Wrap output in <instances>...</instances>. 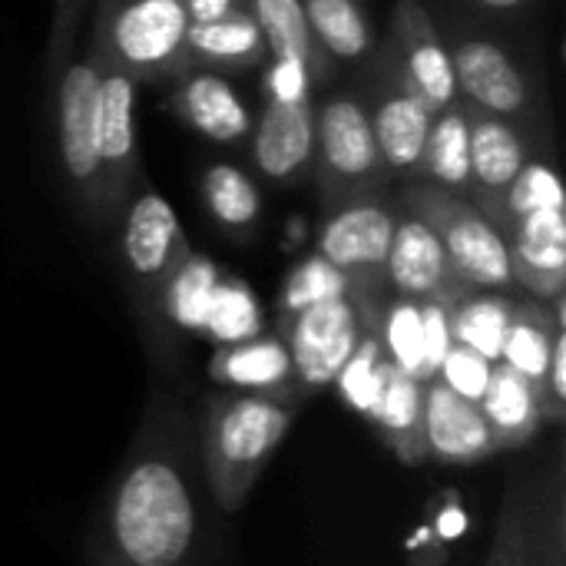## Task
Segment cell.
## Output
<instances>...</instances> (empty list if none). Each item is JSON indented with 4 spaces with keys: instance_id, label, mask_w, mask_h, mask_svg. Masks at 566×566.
<instances>
[{
    "instance_id": "obj_1",
    "label": "cell",
    "mask_w": 566,
    "mask_h": 566,
    "mask_svg": "<svg viewBox=\"0 0 566 566\" xmlns=\"http://www.w3.org/2000/svg\"><path fill=\"white\" fill-rule=\"evenodd\" d=\"M202 494L189 411L153 395L96 507L90 566H202Z\"/></svg>"
},
{
    "instance_id": "obj_2",
    "label": "cell",
    "mask_w": 566,
    "mask_h": 566,
    "mask_svg": "<svg viewBox=\"0 0 566 566\" xmlns=\"http://www.w3.org/2000/svg\"><path fill=\"white\" fill-rule=\"evenodd\" d=\"M302 405L305 398L298 391H216L206 398L199 428V468L206 491L222 514H239L259 474L302 415Z\"/></svg>"
},
{
    "instance_id": "obj_3",
    "label": "cell",
    "mask_w": 566,
    "mask_h": 566,
    "mask_svg": "<svg viewBox=\"0 0 566 566\" xmlns=\"http://www.w3.org/2000/svg\"><path fill=\"white\" fill-rule=\"evenodd\" d=\"M50 83H53L56 159H60L70 202L76 206L83 222L106 229L116 222V212L106 196V179H103L99 149H96V123H93L96 60H93L90 43L76 46L73 56L60 66V73Z\"/></svg>"
},
{
    "instance_id": "obj_4",
    "label": "cell",
    "mask_w": 566,
    "mask_h": 566,
    "mask_svg": "<svg viewBox=\"0 0 566 566\" xmlns=\"http://www.w3.org/2000/svg\"><path fill=\"white\" fill-rule=\"evenodd\" d=\"M90 33L136 86H172L189 70L182 0H93Z\"/></svg>"
},
{
    "instance_id": "obj_5",
    "label": "cell",
    "mask_w": 566,
    "mask_h": 566,
    "mask_svg": "<svg viewBox=\"0 0 566 566\" xmlns=\"http://www.w3.org/2000/svg\"><path fill=\"white\" fill-rule=\"evenodd\" d=\"M398 206L418 216L441 242L454 275L471 289L514 292L511 252L504 232L468 199L428 182H405Z\"/></svg>"
},
{
    "instance_id": "obj_6",
    "label": "cell",
    "mask_w": 566,
    "mask_h": 566,
    "mask_svg": "<svg viewBox=\"0 0 566 566\" xmlns=\"http://www.w3.org/2000/svg\"><path fill=\"white\" fill-rule=\"evenodd\" d=\"M192 249L172 206L149 186H136L119 216V272L133 308L146 325L159 318L163 295Z\"/></svg>"
},
{
    "instance_id": "obj_7",
    "label": "cell",
    "mask_w": 566,
    "mask_h": 566,
    "mask_svg": "<svg viewBox=\"0 0 566 566\" xmlns=\"http://www.w3.org/2000/svg\"><path fill=\"white\" fill-rule=\"evenodd\" d=\"M312 176L322 209L388 189L391 176L385 169L358 93H332L325 99H315Z\"/></svg>"
},
{
    "instance_id": "obj_8",
    "label": "cell",
    "mask_w": 566,
    "mask_h": 566,
    "mask_svg": "<svg viewBox=\"0 0 566 566\" xmlns=\"http://www.w3.org/2000/svg\"><path fill=\"white\" fill-rule=\"evenodd\" d=\"M441 33L451 53L461 99L534 133L544 103L531 70L488 30L454 20L441 27Z\"/></svg>"
},
{
    "instance_id": "obj_9",
    "label": "cell",
    "mask_w": 566,
    "mask_h": 566,
    "mask_svg": "<svg viewBox=\"0 0 566 566\" xmlns=\"http://www.w3.org/2000/svg\"><path fill=\"white\" fill-rule=\"evenodd\" d=\"M385 298L342 295L332 302L308 305L289 318H279V335L289 348L295 388L302 398L335 385L345 361L361 345L365 332L378 325Z\"/></svg>"
},
{
    "instance_id": "obj_10",
    "label": "cell",
    "mask_w": 566,
    "mask_h": 566,
    "mask_svg": "<svg viewBox=\"0 0 566 566\" xmlns=\"http://www.w3.org/2000/svg\"><path fill=\"white\" fill-rule=\"evenodd\" d=\"M401 206L385 192L355 196L325 209L318 226V255L338 269L361 298H385V259Z\"/></svg>"
},
{
    "instance_id": "obj_11",
    "label": "cell",
    "mask_w": 566,
    "mask_h": 566,
    "mask_svg": "<svg viewBox=\"0 0 566 566\" xmlns=\"http://www.w3.org/2000/svg\"><path fill=\"white\" fill-rule=\"evenodd\" d=\"M358 96L368 113V123H371V133H375V143H378L388 176L401 179V182H415L434 113L408 86V80L398 73V66L381 50V43L368 63V80Z\"/></svg>"
},
{
    "instance_id": "obj_12",
    "label": "cell",
    "mask_w": 566,
    "mask_h": 566,
    "mask_svg": "<svg viewBox=\"0 0 566 566\" xmlns=\"http://www.w3.org/2000/svg\"><path fill=\"white\" fill-rule=\"evenodd\" d=\"M86 43L96 60V149L106 179V196L116 212V222L139 186V143H136V83L129 73L109 56V50L86 33Z\"/></svg>"
},
{
    "instance_id": "obj_13",
    "label": "cell",
    "mask_w": 566,
    "mask_h": 566,
    "mask_svg": "<svg viewBox=\"0 0 566 566\" xmlns=\"http://www.w3.org/2000/svg\"><path fill=\"white\" fill-rule=\"evenodd\" d=\"M381 50L391 56L398 73L431 113H441L461 99L441 23L421 0H398L391 7L388 36Z\"/></svg>"
},
{
    "instance_id": "obj_14",
    "label": "cell",
    "mask_w": 566,
    "mask_h": 566,
    "mask_svg": "<svg viewBox=\"0 0 566 566\" xmlns=\"http://www.w3.org/2000/svg\"><path fill=\"white\" fill-rule=\"evenodd\" d=\"M468 146H471V186L468 199L494 222L507 189L531 159V133L511 119L484 113L468 103Z\"/></svg>"
},
{
    "instance_id": "obj_15",
    "label": "cell",
    "mask_w": 566,
    "mask_h": 566,
    "mask_svg": "<svg viewBox=\"0 0 566 566\" xmlns=\"http://www.w3.org/2000/svg\"><path fill=\"white\" fill-rule=\"evenodd\" d=\"M252 163L255 169L279 182L295 186L312 172L315 156V99H262L252 119Z\"/></svg>"
},
{
    "instance_id": "obj_16",
    "label": "cell",
    "mask_w": 566,
    "mask_h": 566,
    "mask_svg": "<svg viewBox=\"0 0 566 566\" xmlns=\"http://www.w3.org/2000/svg\"><path fill=\"white\" fill-rule=\"evenodd\" d=\"M385 289H391L398 298L448 305L454 295H461L471 285H464L454 275L434 232L418 216L401 209L385 259Z\"/></svg>"
},
{
    "instance_id": "obj_17",
    "label": "cell",
    "mask_w": 566,
    "mask_h": 566,
    "mask_svg": "<svg viewBox=\"0 0 566 566\" xmlns=\"http://www.w3.org/2000/svg\"><path fill=\"white\" fill-rule=\"evenodd\" d=\"M421 441L424 461L438 464H478L497 454L491 428L474 401L458 398L438 378L424 381V411H421Z\"/></svg>"
},
{
    "instance_id": "obj_18",
    "label": "cell",
    "mask_w": 566,
    "mask_h": 566,
    "mask_svg": "<svg viewBox=\"0 0 566 566\" xmlns=\"http://www.w3.org/2000/svg\"><path fill=\"white\" fill-rule=\"evenodd\" d=\"M514 285L541 302L560 298L566 289V216L564 209H541L521 216L504 229Z\"/></svg>"
},
{
    "instance_id": "obj_19",
    "label": "cell",
    "mask_w": 566,
    "mask_h": 566,
    "mask_svg": "<svg viewBox=\"0 0 566 566\" xmlns=\"http://www.w3.org/2000/svg\"><path fill=\"white\" fill-rule=\"evenodd\" d=\"M192 133L219 143V146H235L245 143L252 133V106L242 99V93L232 86L229 76L189 66L169 93L166 103Z\"/></svg>"
},
{
    "instance_id": "obj_20",
    "label": "cell",
    "mask_w": 566,
    "mask_h": 566,
    "mask_svg": "<svg viewBox=\"0 0 566 566\" xmlns=\"http://www.w3.org/2000/svg\"><path fill=\"white\" fill-rule=\"evenodd\" d=\"M209 378L219 391H249V395H282L298 391L289 348L279 332H262L235 345L216 348L209 361Z\"/></svg>"
},
{
    "instance_id": "obj_21",
    "label": "cell",
    "mask_w": 566,
    "mask_h": 566,
    "mask_svg": "<svg viewBox=\"0 0 566 566\" xmlns=\"http://www.w3.org/2000/svg\"><path fill=\"white\" fill-rule=\"evenodd\" d=\"M186 56L189 66L212 70V73H249L265 66L269 46L252 17V10H235L212 23H196L186 33Z\"/></svg>"
},
{
    "instance_id": "obj_22",
    "label": "cell",
    "mask_w": 566,
    "mask_h": 566,
    "mask_svg": "<svg viewBox=\"0 0 566 566\" xmlns=\"http://www.w3.org/2000/svg\"><path fill=\"white\" fill-rule=\"evenodd\" d=\"M544 474L514 468L497 511V527L484 566H534L537 560V521H541Z\"/></svg>"
},
{
    "instance_id": "obj_23",
    "label": "cell",
    "mask_w": 566,
    "mask_h": 566,
    "mask_svg": "<svg viewBox=\"0 0 566 566\" xmlns=\"http://www.w3.org/2000/svg\"><path fill=\"white\" fill-rule=\"evenodd\" d=\"M491 438L497 444V451H521L527 448L541 424H544V408H541V395L537 388L517 375L514 368H507L504 361L494 365L491 371V385L484 391V398L478 401Z\"/></svg>"
},
{
    "instance_id": "obj_24",
    "label": "cell",
    "mask_w": 566,
    "mask_h": 566,
    "mask_svg": "<svg viewBox=\"0 0 566 566\" xmlns=\"http://www.w3.org/2000/svg\"><path fill=\"white\" fill-rule=\"evenodd\" d=\"M302 17L318 50L335 66H368L378 53V36L365 0H298Z\"/></svg>"
},
{
    "instance_id": "obj_25",
    "label": "cell",
    "mask_w": 566,
    "mask_h": 566,
    "mask_svg": "<svg viewBox=\"0 0 566 566\" xmlns=\"http://www.w3.org/2000/svg\"><path fill=\"white\" fill-rule=\"evenodd\" d=\"M564 302V295L554 298V302L517 295V302H514V318H511V328H507V338H504L501 361L507 368H514L517 375H524L537 388V395L544 388L554 335H557V328L566 325Z\"/></svg>"
},
{
    "instance_id": "obj_26",
    "label": "cell",
    "mask_w": 566,
    "mask_h": 566,
    "mask_svg": "<svg viewBox=\"0 0 566 566\" xmlns=\"http://www.w3.org/2000/svg\"><path fill=\"white\" fill-rule=\"evenodd\" d=\"M249 10L265 36L269 60H282L292 66H302L312 80V86H325L335 76V63L318 50L298 0H249Z\"/></svg>"
},
{
    "instance_id": "obj_27",
    "label": "cell",
    "mask_w": 566,
    "mask_h": 566,
    "mask_svg": "<svg viewBox=\"0 0 566 566\" xmlns=\"http://www.w3.org/2000/svg\"><path fill=\"white\" fill-rule=\"evenodd\" d=\"M514 292H491V289H464L454 295L448 308V328L451 342L461 348H471L474 355L488 358L491 365L501 361L504 338L514 318Z\"/></svg>"
},
{
    "instance_id": "obj_28",
    "label": "cell",
    "mask_w": 566,
    "mask_h": 566,
    "mask_svg": "<svg viewBox=\"0 0 566 566\" xmlns=\"http://www.w3.org/2000/svg\"><path fill=\"white\" fill-rule=\"evenodd\" d=\"M421 411H424V381H415L411 375L398 371L395 365H385L381 395H378V405L371 408L368 421L375 424L378 438L405 464L424 461Z\"/></svg>"
},
{
    "instance_id": "obj_29",
    "label": "cell",
    "mask_w": 566,
    "mask_h": 566,
    "mask_svg": "<svg viewBox=\"0 0 566 566\" xmlns=\"http://www.w3.org/2000/svg\"><path fill=\"white\" fill-rule=\"evenodd\" d=\"M415 182H428L458 196H468L471 186V146H468V103L458 99L448 109L434 113L428 143L421 153V169Z\"/></svg>"
},
{
    "instance_id": "obj_30",
    "label": "cell",
    "mask_w": 566,
    "mask_h": 566,
    "mask_svg": "<svg viewBox=\"0 0 566 566\" xmlns=\"http://www.w3.org/2000/svg\"><path fill=\"white\" fill-rule=\"evenodd\" d=\"M199 186H202L206 209L219 229H226L235 239H245L255 232L262 219V196L249 172L229 163H216L202 172Z\"/></svg>"
},
{
    "instance_id": "obj_31",
    "label": "cell",
    "mask_w": 566,
    "mask_h": 566,
    "mask_svg": "<svg viewBox=\"0 0 566 566\" xmlns=\"http://www.w3.org/2000/svg\"><path fill=\"white\" fill-rule=\"evenodd\" d=\"M378 345L398 371L411 375L415 381H431L428 368V348H424V312L421 302L411 298H385L378 325H375Z\"/></svg>"
},
{
    "instance_id": "obj_32",
    "label": "cell",
    "mask_w": 566,
    "mask_h": 566,
    "mask_svg": "<svg viewBox=\"0 0 566 566\" xmlns=\"http://www.w3.org/2000/svg\"><path fill=\"white\" fill-rule=\"evenodd\" d=\"M541 209H564V186H560L557 169L547 159L531 156L527 166L521 169V176L514 179V186L507 189V196L494 216V226L504 232L521 216H531Z\"/></svg>"
},
{
    "instance_id": "obj_33",
    "label": "cell",
    "mask_w": 566,
    "mask_h": 566,
    "mask_svg": "<svg viewBox=\"0 0 566 566\" xmlns=\"http://www.w3.org/2000/svg\"><path fill=\"white\" fill-rule=\"evenodd\" d=\"M385 365H388V358L378 345V335H375V328H368L361 345L355 348V355L345 361V368L335 378V388L352 411H358L365 418L371 415V408L378 405V395H381Z\"/></svg>"
},
{
    "instance_id": "obj_34",
    "label": "cell",
    "mask_w": 566,
    "mask_h": 566,
    "mask_svg": "<svg viewBox=\"0 0 566 566\" xmlns=\"http://www.w3.org/2000/svg\"><path fill=\"white\" fill-rule=\"evenodd\" d=\"M348 292H352L348 279L315 252L312 259H305L302 265H295L289 272L282 295H279V318H289V315H295L308 305H318V302L342 298Z\"/></svg>"
},
{
    "instance_id": "obj_35",
    "label": "cell",
    "mask_w": 566,
    "mask_h": 566,
    "mask_svg": "<svg viewBox=\"0 0 566 566\" xmlns=\"http://www.w3.org/2000/svg\"><path fill=\"white\" fill-rule=\"evenodd\" d=\"M534 566H566V474L560 451H557L551 471L544 474Z\"/></svg>"
},
{
    "instance_id": "obj_36",
    "label": "cell",
    "mask_w": 566,
    "mask_h": 566,
    "mask_svg": "<svg viewBox=\"0 0 566 566\" xmlns=\"http://www.w3.org/2000/svg\"><path fill=\"white\" fill-rule=\"evenodd\" d=\"M202 332H206L209 338H216L219 348H222V345L245 342V338H252V335H262L255 298H252L242 285H232V289L216 285L212 302H209L206 318H202Z\"/></svg>"
},
{
    "instance_id": "obj_37",
    "label": "cell",
    "mask_w": 566,
    "mask_h": 566,
    "mask_svg": "<svg viewBox=\"0 0 566 566\" xmlns=\"http://www.w3.org/2000/svg\"><path fill=\"white\" fill-rule=\"evenodd\" d=\"M90 7H93V0H53L50 30H46V76H50V80H53V76L60 73V66L73 56Z\"/></svg>"
},
{
    "instance_id": "obj_38",
    "label": "cell",
    "mask_w": 566,
    "mask_h": 566,
    "mask_svg": "<svg viewBox=\"0 0 566 566\" xmlns=\"http://www.w3.org/2000/svg\"><path fill=\"white\" fill-rule=\"evenodd\" d=\"M491 371H494V365H491L488 358L474 355L471 348L454 345V348L441 358L434 378H438L448 391H454L458 398L478 405V401L484 398L488 385H491Z\"/></svg>"
},
{
    "instance_id": "obj_39",
    "label": "cell",
    "mask_w": 566,
    "mask_h": 566,
    "mask_svg": "<svg viewBox=\"0 0 566 566\" xmlns=\"http://www.w3.org/2000/svg\"><path fill=\"white\" fill-rule=\"evenodd\" d=\"M421 312H424V348H428V368H431V378H434V375H438L441 358L454 348V342H451V328H448V308H444V302H421Z\"/></svg>"
},
{
    "instance_id": "obj_40",
    "label": "cell",
    "mask_w": 566,
    "mask_h": 566,
    "mask_svg": "<svg viewBox=\"0 0 566 566\" xmlns=\"http://www.w3.org/2000/svg\"><path fill=\"white\" fill-rule=\"evenodd\" d=\"M186 3V17H189V27L196 23H212V20H222L235 10H245L249 0H182Z\"/></svg>"
},
{
    "instance_id": "obj_41",
    "label": "cell",
    "mask_w": 566,
    "mask_h": 566,
    "mask_svg": "<svg viewBox=\"0 0 566 566\" xmlns=\"http://www.w3.org/2000/svg\"><path fill=\"white\" fill-rule=\"evenodd\" d=\"M464 3H471V7H474L478 13H484V17L511 20V17L527 13L537 0H464Z\"/></svg>"
}]
</instances>
